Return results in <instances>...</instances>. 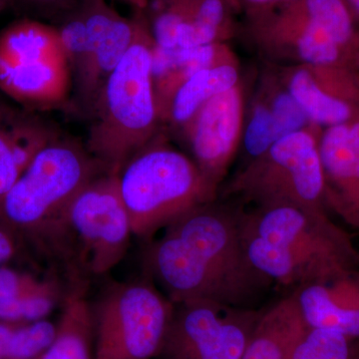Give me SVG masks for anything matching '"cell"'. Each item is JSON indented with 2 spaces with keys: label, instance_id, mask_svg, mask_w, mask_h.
<instances>
[{
  "label": "cell",
  "instance_id": "6da1fadb",
  "mask_svg": "<svg viewBox=\"0 0 359 359\" xmlns=\"http://www.w3.org/2000/svg\"><path fill=\"white\" fill-rule=\"evenodd\" d=\"M241 207L205 203L182 215L150 243L147 278L173 304L211 302L259 309L275 283L250 264L241 241Z\"/></svg>",
  "mask_w": 359,
  "mask_h": 359
},
{
  "label": "cell",
  "instance_id": "7a4b0ae2",
  "mask_svg": "<svg viewBox=\"0 0 359 359\" xmlns=\"http://www.w3.org/2000/svg\"><path fill=\"white\" fill-rule=\"evenodd\" d=\"M238 228L250 264L275 285L294 290L359 269L351 236L327 211L294 205L241 208Z\"/></svg>",
  "mask_w": 359,
  "mask_h": 359
},
{
  "label": "cell",
  "instance_id": "3957f363",
  "mask_svg": "<svg viewBox=\"0 0 359 359\" xmlns=\"http://www.w3.org/2000/svg\"><path fill=\"white\" fill-rule=\"evenodd\" d=\"M105 170L76 139L62 135L40 150L0 202V222L47 256L72 261L70 203Z\"/></svg>",
  "mask_w": 359,
  "mask_h": 359
},
{
  "label": "cell",
  "instance_id": "277c9868",
  "mask_svg": "<svg viewBox=\"0 0 359 359\" xmlns=\"http://www.w3.org/2000/svg\"><path fill=\"white\" fill-rule=\"evenodd\" d=\"M133 11L139 20L136 36L97 97L85 144L113 175L162 131L153 76L155 42L141 9Z\"/></svg>",
  "mask_w": 359,
  "mask_h": 359
},
{
  "label": "cell",
  "instance_id": "5b68a950",
  "mask_svg": "<svg viewBox=\"0 0 359 359\" xmlns=\"http://www.w3.org/2000/svg\"><path fill=\"white\" fill-rule=\"evenodd\" d=\"M243 37L271 65H353L359 29L344 0H292L243 14Z\"/></svg>",
  "mask_w": 359,
  "mask_h": 359
},
{
  "label": "cell",
  "instance_id": "8992f818",
  "mask_svg": "<svg viewBox=\"0 0 359 359\" xmlns=\"http://www.w3.org/2000/svg\"><path fill=\"white\" fill-rule=\"evenodd\" d=\"M132 233L150 238L193 208L218 199L195 162L168 140L164 131L117 174Z\"/></svg>",
  "mask_w": 359,
  "mask_h": 359
},
{
  "label": "cell",
  "instance_id": "52a82bcc",
  "mask_svg": "<svg viewBox=\"0 0 359 359\" xmlns=\"http://www.w3.org/2000/svg\"><path fill=\"white\" fill-rule=\"evenodd\" d=\"M321 130L311 125L280 139L264 154L242 165L219 195L252 207L294 205L327 211Z\"/></svg>",
  "mask_w": 359,
  "mask_h": 359
},
{
  "label": "cell",
  "instance_id": "ba28073f",
  "mask_svg": "<svg viewBox=\"0 0 359 359\" xmlns=\"http://www.w3.org/2000/svg\"><path fill=\"white\" fill-rule=\"evenodd\" d=\"M72 89L55 25L22 18L0 32V92L4 95L37 112L65 107Z\"/></svg>",
  "mask_w": 359,
  "mask_h": 359
},
{
  "label": "cell",
  "instance_id": "9c48e42d",
  "mask_svg": "<svg viewBox=\"0 0 359 359\" xmlns=\"http://www.w3.org/2000/svg\"><path fill=\"white\" fill-rule=\"evenodd\" d=\"M175 304L149 278L111 285L91 306L93 359H156Z\"/></svg>",
  "mask_w": 359,
  "mask_h": 359
},
{
  "label": "cell",
  "instance_id": "30bf717a",
  "mask_svg": "<svg viewBox=\"0 0 359 359\" xmlns=\"http://www.w3.org/2000/svg\"><path fill=\"white\" fill-rule=\"evenodd\" d=\"M75 264L103 276L122 261L132 233L117 175L104 173L75 196L66 212Z\"/></svg>",
  "mask_w": 359,
  "mask_h": 359
},
{
  "label": "cell",
  "instance_id": "8fae6325",
  "mask_svg": "<svg viewBox=\"0 0 359 359\" xmlns=\"http://www.w3.org/2000/svg\"><path fill=\"white\" fill-rule=\"evenodd\" d=\"M263 309L211 302L175 304L156 359H242Z\"/></svg>",
  "mask_w": 359,
  "mask_h": 359
},
{
  "label": "cell",
  "instance_id": "7c38bea8",
  "mask_svg": "<svg viewBox=\"0 0 359 359\" xmlns=\"http://www.w3.org/2000/svg\"><path fill=\"white\" fill-rule=\"evenodd\" d=\"M247 107L242 80L205 103L178 134L189 157L219 192L242 148Z\"/></svg>",
  "mask_w": 359,
  "mask_h": 359
},
{
  "label": "cell",
  "instance_id": "4fadbf2b",
  "mask_svg": "<svg viewBox=\"0 0 359 359\" xmlns=\"http://www.w3.org/2000/svg\"><path fill=\"white\" fill-rule=\"evenodd\" d=\"M140 9L161 48L202 46L237 37L238 15L230 0H145Z\"/></svg>",
  "mask_w": 359,
  "mask_h": 359
},
{
  "label": "cell",
  "instance_id": "5bb4252c",
  "mask_svg": "<svg viewBox=\"0 0 359 359\" xmlns=\"http://www.w3.org/2000/svg\"><path fill=\"white\" fill-rule=\"evenodd\" d=\"M273 66L314 126L325 129L359 117V71L354 66Z\"/></svg>",
  "mask_w": 359,
  "mask_h": 359
},
{
  "label": "cell",
  "instance_id": "9a60e30c",
  "mask_svg": "<svg viewBox=\"0 0 359 359\" xmlns=\"http://www.w3.org/2000/svg\"><path fill=\"white\" fill-rule=\"evenodd\" d=\"M264 71L245 113L243 165L264 154L283 137L313 125L273 66Z\"/></svg>",
  "mask_w": 359,
  "mask_h": 359
},
{
  "label": "cell",
  "instance_id": "2e32d148",
  "mask_svg": "<svg viewBox=\"0 0 359 359\" xmlns=\"http://www.w3.org/2000/svg\"><path fill=\"white\" fill-rule=\"evenodd\" d=\"M325 207L359 233V117L321 130Z\"/></svg>",
  "mask_w": 359,
  "mask_h": 359
},
{
  "label": "cell",
  "instance_id": "e0dca14e",
  "mask_svg": "<svg viewBox=\"0 0 359 359\" xmlns=\"http://www.w3.org/2000/svg\"><path fill=\"white\" fill-rule=\"evenodd\" d=\"M292 294L309 327L359 340V269L295 287Z\"/></svg>",
  "mask_w": 359,
  "mask_h": 359
},
{
  "label": "cell",
  "instance_id": "ac0fdd59",
  "mask_svg": "<svg viewBox=\"0 0 359 359\" xmlns=\"http://www.w3.org/2000/svg\"><path fill=\"white\" fill-rule=\"evenodd\" d=\"M59 136L35 112L0 101V202L37 153Z\"/></svg>",
  "mask_w": 359,
  "mask_h": 359
},
{
  "label": "cell",
  "instance_id": "d6986e66",
  "mask_svg": "<svg viewBox=\"0 0 359 359\" xmlns=\"http://www.w3.org/2000/svg\"><path fill=\"white\" fill-rule=\"evenodd\" d=\"M238 60L229 42L176 48H153V76L159 117L164 114L175 91L199 71Z\"/></svg>",
  "mask_w": 359,
  "mask_h": 359
},
{
  "label": "cell",
  "instance_id": "ffe728a7",
  "mask_svg": "<svg viewBox=\"0 0 359 359\" xmlns=\"http://www.w3.org/2000/svg\"><path fill=\"white\" fill-rule=\"evenodd\" d=\"M241 81L238 59L196 73L184 82L170 99L161 117V130L165 128L178 135L205 103Z\"/></svg>",
  "mask_w": 359,
  "mask_h": 359
},
{
  "label": "cell",
  "instance_id": "44dd1931",
  "mask_svg": "<svg viewBox=\"0 0 359 359\" xmlns=\"http://www.w3.org/2000/svg\"><path fill=\"white\" fill-rule=\"evenodd\" d=\"M306 327L290 292L263 309L242 359H290Z\"/></svg>",
  "mask_w": 359,
  "mask_h": 359
},
{
  "label": "cell",
  "instance_id": "7402d4cb",
  "mask_svg": "<svg viewBox=\"0 0 359 359\" xmlns=\"http://www.w3.org/2000/svg\"><path fill=\"white\" fill-rule=\"evenodd\" d=\"M81 287L68 292L57 321V334L39 359H93L91 304Z\"/></svg>",
  "mask_w": 359,
  "mask_h": 359
},
{
  "label": "cell",
  "instance_id": "603a6c76",
  "mask_svg": "<svg viewBox=\"0 0 359 359\" xmlns=\"http://www.w3.org/2000/svg\"><path fill=\"white\" fill-rule=\"evenodd\" d=\"M57 334V323L47 320L16 323L0 321V359H39Z\"/></svg>",
  "mask_w": 359,
  "mask_h": 359
},
{
  "label": "cell",
  "instance_id": "cb8c5ba5",
  "mask_svg": "<svg viewBox=\"0 0 359 359\" xmlns=\"http://www.w3.org/2000/svg\"><path fill=\"white\" fill-rule=\"evenodd\" d=\"M359 340L334 330L306 327L292 349L290 359H355Z\"/></svg>",
  "mask_w": 359,
  "mask_h": 359
},
{
  "label": "cell",
  "instance_id": "d4e9b609",
  "mask_svg": "<svg viewBox=\"0 0 359 359\" xmlns=\"http://www.w3.org/2000/svg\"><path fill=\"white\" fill-rule=\"evenodd\" d=\"M61 287L60 283L53 280L39 292L8 304H0V321L23 325L47 320L60 302Z\"/></svg>",
  "mask_w": 359,
  "mask_h": 359
},
{
  "label": "cell",
  "instance_id": "484cf974",
  "mask_svg": "<svg viewBox=\"0 0 359 359\" xmlns=\"http://www.w3.org/2000/svg\"><path fill=\"white\" fill-rule=\"evenodd\" d=\"M53 280H39L32 273L8 266H0V304H8L39 292Z\"/></svg>",
  "mask_w": 359,
  "mask_h": 359
},
{
  "label": "cell",
  "instance_id": "4316f807",
  "mask_svg": "<svg viewBox=\"0 0 359 359\" xmlns=\"http://www.w3.org/2000/svg\"><path fill=\"white\" fill-rule=\"evenodd\" d=\"M79 0H8L13 6L25 13V18L48 21L55 25L63 16L77 6Z\"/></svg>",
  "mask_w": 359,
  "mask_h": 359
},
{
  "label": "cell",
  "instance_id": "83f0119b",
  "mask_svg": "<svg viewBox=\"0 0 359 359\" xmlns=\"http://www.w3.org/2000/svg\"><path fill=\"white\" fill-rule=\"evenodd\" d=\"M25 244L20 236L0 222V266H6L18 255L21 245Z\"/></svg>",
  "mask_w": 359,
  "mask_h": 359
},
{
  "label": "cell",
  "instance_id": "f1b7e54d",
  "mask_svg": "<svg viewBox=\"0 0 359 359\" xmlns=\"http://www.w3.org/2000/svg\"><path fill=\"white\" fill-rule=\"evenodd\" d=\"M230 1L238 18H240L243 14L280 6L292 0H230Z\"/></svg>",
  "mask_w": 359,
  "mask_h": 359
},
{
  "label": "cell",
  "instance_id": "f546056e",
  "mask_svg": "<svg viewBox=\"0 0 359 359\" xmlns=\"http://www.w3.org/2000/svg\"><path fill=\"white\" fill-rule=\"evenodd\" d=\"M346 2L349 13L353 16L354 22L359 28V0H344Z\"/></svg>",
  "mask_w": 359,
  "mask_h": 359
},
{
  "label": "cell",
  "instance_id": "4dcf8cb0",
  "mask_svg": "<svg viewBox=\"0 0 359 359\" xmlns=\"http://www.w3.org/2000/svg\"><path fill=\"white\" fill-rule=\"evenodd\" d=\"M116 1L124 2V4H128L132 6V8H142L145 0H116Z\"/></svg>",
  "mask_w": 359,
  "mask_h": 359
},
{
  "label": "cell",
  "instance_id": "1f68e13d",
  "mask_svg": "<svg viewBox=\"0 0 359 359\" xmlns=\"http://www.w3.org/2000/svg\"><path fill=\"white\" fill-rule=\"evenodd\" d=\"M359 29V28H358ZM353 66L359 71V39L358 47H356L355 53H354L353 56Z\"/></svg>",
  "mask_w": 359,
  "mask_h": 359
},
{
  "label": "cell",
  "instance_id": "d6a6232c",
  "mask_svg": "<svg viewBox=\"0 0 359 359\" xmlns=\"http://www.w3.org/2000/svg\"><path fill=\"white\" fill-rule=\"evenodd\" d=\"M8 6V0H0V13Z\"/></svg>",
  "mask_w": 359,
  "mask_h": 359
},
{
  "label": "cell",
  "instance_id": "836d02e7",
  "mask_svg": "<svg viewBox=\"0 0 359 359\" xmlns=\"http://www.w3.org/2000/svg\"><path fill=\"white\" fill-rule=\"evenodd\" d=\"M355 359H359V353L358 354V356H356Z\"/></svg>",
  "mask_w": 359,
  "mask_h": 359
}]
</instances>
